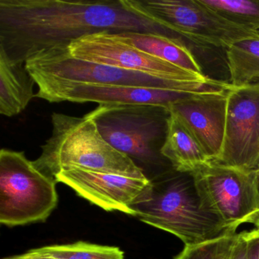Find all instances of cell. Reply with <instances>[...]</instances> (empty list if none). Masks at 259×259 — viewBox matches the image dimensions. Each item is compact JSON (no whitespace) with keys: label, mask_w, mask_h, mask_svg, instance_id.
Wrapping results in <instances>:
<instances>
[{"label":"cell","mask_w":259,"mask_h":259,"mask_svg":"<svg viewBox=\"0 0 259 259\" xmlns=\"http://www.w3.org/2000/svg\"><path fill=\"white\" fill-rule=\"evenodd\" d=\"M103 31L181 38L138 11L130 0H0V50L15 63Z\"/></svg>","instance_id":"cell-1"},{"label":"cell","mask_w":259,"mask_h":259,"mask_svg":"<svg viewBox=\"0 0 259 259\" xmlns=\"http://www.w3.org/2000/svg\"><path fill=\"white\" fill-rule=\"evenodd\" d=\"M150 180L133 207L139 221L174 235L185 245L236 233L203 207L191 172L170 168Z\"/></svg>","instance_id":"cell-2"},{"label":"cell","mask_w":259,"mask_h":259,"mask_svg":"<svg viewBox=\"0 0 259 259\" xmlns=\"http://www.w3.org/2000/svg\"><path fill=\"white\" fill-rule=\"evenodd\" d=\"M52 135L34 160L36 167L48 177L64 169H79L135 177H147L130 157L119 152L103 138L90 117L54 113Z\"/></svg>","instance_id":"cell-3"},{"label":"cell","mask_w":259,"mask_h":259,"mask_svg":"<svg viewBox=\"0 0 259 259\" xmlns=\"http://www.w3.org/2000/svg\"><path fill=\"white\" fill-rule=\"evenodd\" d=\"M104 139L135 163L172 168L161 154L170 113L166 107L140 104H100L88 113Z\"/></svg>","instance_id":"cell-4"},{"label":"cell","mask_w":259,"mask_h":259,"mask_svg":"<svg viewBox=\"0 0 259 259\" xmlns=\"http://www.w3.org/2000/svg\"><path fill=\"white\" fill-rule=\"evenodd\" d=\"M57 182L22 151H0V223L9 227L45 222L58 205Z\"/></svg>","instance_id":"cell-5"},{"label":"cell","mask_w":259,"mask_h":259,"mask_svg":"<svg viewBox=\"0 0 259 259\" xmlns=\"http://www.w3.org/2000/svg\"><path fill=\"white\" fill-rule=\"evenodd\" d=\"M33 78H53L74 82L102 85L138 86L184 92L227 90L228 83L205 84L172 81L156 78L142 72L78 60L70 55L68 48H56L40 53L25 63Z\"/></svg>","instance_id":"cell-6"},{"label":"cell","mask_w":259,"mask_h":259,"mask_svg":"<svg viewBox=\"0 0 259 259\" xmlns=\"http://www.w3.org/2000/svg\"><path fill=\"white\" fill-rule=\"evenodd\" d=\"M191 174L203 207L230 230L258 218L257 171L210 161Z\"/></svg>","instance_id":"cell-7"},{"label":"cell","mask_w":259,"mask_h":259,"mask_svg":"<svg viewBox=\"0 0 259 259\" xmlns=\"http://www.w3.org/2000/svg\"><path fill=\"white\" fill-rule=\"evenodd\" d=\"M138 11L160 22L193 45L225 51L233 44L254 37L259 31L233 25L199 0H130Z\"/></svg>","instance_id":"cell-8"},{"label":"cell","mask_w":259,"mask_h":259,"mask_svg":"<svg viewBox=\"0 0 259 259\" xmlns=\"http://www.w3.org/2000/svg\"><path fill=\"white\" fill-rule=\"evenodd\" d=\"M71 56L84 61L142 72L172 81L215 84L218 80L181 69L126 45L113 33L103 31L77 39L68 47Z\"/></svg>","instance_id":"cell-9"},{"label":"cell","mask_w":259,"mask_h":259,"mask_svg":"<svg viewBox=\"0 0 259 259\" xmlns=\"http://www.w3.org/2000/svg\"><path fill=\"white\" fill-rule=\"evenodd\" d=\"M37 98L50 103L69 101L100 104L157 105L169 109L172 104L206 92H184L138 86L102 85L53 78H34ZM210 91V90H207Z\"/></svg>","instance_id":"cell-10"},{"label":"cell","mask_w":259,"mask_h":259,"mask_svg":"<svg viewBox=\"0 0 259 259\" xmlns=\"http://www.w3.org/2000/svg\"><path fill=\"white\" fill-rule=\"evenodd\" d=\"M257 170L259 165V84L234 86L227 92L225 137L215 161Z\"/></svg>","instance_id":"cell-11"},{"label":"cell","mask_w":259,"mask_h":259,"mask_svg":"<svg viewBox=\"0 0 259 259\" xmlns=\"http://www.w3.org/2000/svg\"><path fill=\"white\" fill-rule=\"evenodd\" d=\"M78 196L106 211L136 216L133 207L151 184L148 177H135L89 169H64L54 177Z\"/></svg>","instance_id":"cell-12"},{"label":"cell","mask_w":259,"mask_h":259,"mask_svg":"<svg viewBox=\"0 0 259 259\" xmlns=\"http://www.w3.org/2000/svg\"><path fill=\"white\" fill-rule=\"evenodd\" d=\"M228 91H206L169 107V113L187 128L210 161H215L222 151Z\"/></svg>","instance_id":"cell-13"},{"label":"cell","mask_w":259,"mask_h":259,"mask_svg":"<svg viewBox=\"0 0 259 259\" xmlns=\"http://www.w3.org/2000/svg\"><path fill=\"white\" fill-rule=\"evenodd\" d=\"M116 38L142 52L198 75H204L199 61L183 39L151 33H116Z\"/></svg>","instance_id":"cell-14"},{"label":"cell","mask_w":259,"mask_h":259,"mask_svg":"<svg viewBox=\"0 0 259 259\" xmlns=\"http://www.w3.org/2000/svg\"><path fill=\"white\" fill-rule=\"evenodd\" d=\"M34 84L25 63L12 61L0 50V113L12 117L24 111L36 97Z\"/></svg>","instance_id":"cell-15"},{"label":"cell","mask_w":259,"mask_h":259,"mask_svg":"<svg viewBox=\"0 0 259 259\" xmlns=\"http://www.w3.org/2000/svg\"><path fill=\"white\" fill-rule=\"evenodd\" d=\"M161 154L180 172H193L210 161L195 138L171 113Z\"/></svg>","instance_id":"cell-16"},{"label":"cell","mask_w":259,"mask_h":259,"mask_svg":"<svg viewBox=\"0 0 259 259\" xmlns=\"http://www.w3.org/2000/svg\"><path fill=\"white\" fill-rule=\"evenodd\" d=\"M225 53L230 84H259V34L233 44Z\"/></svg>","instance_id":"cell-17"},{"label":"cell","mask_w":259,"mask_h":259,"mask_svg":"<svg viewBox=\"0 0 259 259\" xmlns=\"http://www.w3.org/2000/svg\"><path fill=\"white\" fill-rule=\"evenodd\" d=\"M174 259H248L247 231L185 245Z\"/></svg>","instance_id":"cell-18"},{"label":"cell","mask_w":259,"mask_h":259,"mask_svg":"<svg viewBox=\"0 0 259 259\" xmlns=\"http://www.w3.org/2000/svg\"><path fill=\"white\" fill-rule=\"evenodd\" d=\"M224 20L259 31V0H199Z\"/></svg>","instance_id":"cell-19"},{"label":"cell","mask_w":259,"mask_h":259,"mask_svg":"<svg viewBox=\"0 0 259 259\" xmlns=\"http://www.w3.org/2000/svg\"><path fill=\"white\" fill-rule=\"evenodd\" d=\"M54 259H124L119 247L79 242L43 247Z\"/></svg>","instance_id":"cell-20"},{"label":"cell","mask_w":259,"mask_h":259,"mask_svg":"<svg viewBox=\"0 0 259 259\" xmlns=\"http://www.w3.org/2000/svg\"><path fill=\"white\" fill-rule=\"evenodd\" d=\"M3 259H54L48 253L45 251L43 247L30 250L27 252L18 255L10 256Z\"/></svg>","instance_id":"cell-21"},{"label":"cell","mask_w":259,"mask_h":259,"mask_svg":"<svg viewBox=\"0 0 259 259\" xmlns=\"http://www.w3.org/2000/svg\"><path fill=\"white\" fill-rule=\"evenodd\" d=\"M248 236V259H259V236H252L247 231Z\"/></svg>","instance_id":"cell-22"},{"label":"cell","mask_w":259,"mask_h":259,"mask_svg":"<svg viewBox=\"0 0 259 259\" xmlns=\"http://www.w3.org/2000/svg\"><path fill=\"white\" fill-rule=\"evenodd\" d=\"M253 225H254V229L249 230L250 233H251L252 236H259V217L257 218V220L253 223Z\"/></svg>","instance_id":"cell-23"},{"label":"cell","mask_w":259,"mask_h":259,"mask_svg":"<svg viewBox=\"0 0 259 259\" xmlns=\"http://www.w3.org/2000/svg\"><path fill=\"white\" fill-rule=\"evenodd\" d=\"M257 179H258V184H259V172H257Z\"/></svg>","instance_id":"cell-24"},{"label":"cell","mask_w":259,"mask_h":259,"mask_svg":"<svg viewBox=\"0 0 259 259\" xmlns=\"http://www.w3.org/2000/svg\"><path fill=\"white\" fill-rule=\"evenodd\" d=\"M256 171H257V172H259V165H258V168H257V169Z\"/></svg>","instance_id":"cell-25"}]
</instances>
